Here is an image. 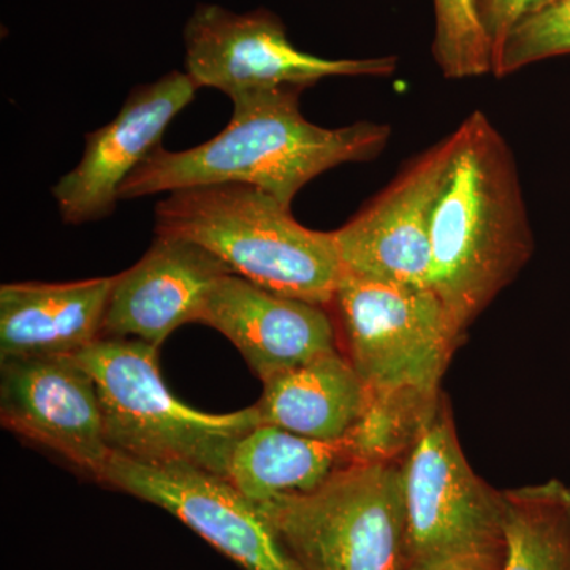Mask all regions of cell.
<instances>
[{
	"mask_svg": "<svg viewBox=\"0 0 570 570\" xmlns=\"http://www.w3.org/2000/svg\"><path fill=\"white\" fill-rule=\"evenodd\" d=\"M302 88L253 89L230 96V122L186 151L159 146L122 184L119 200L175 193L200 184L243 183L291 206L318 175L343 164L371 163L387 148V124L326 129L299 108Z\"/></svg>",
	"mask_w": 570,
	"mask_h": 570,
	"instance_id": "obj_1",
	"label": "cell"
},
{
	"mask_svg": "<svg viewBox=\"0 0 570 570\" xmlns=\"http://www.w3.org/2000/svg\"><path fill=\"white\" fill-rule=\"evenodd\" d=\"M431 227L430 287L461 336L534 253L515 156L482 111L456 127Z\"/></svg>",
	"mask_w": 570,
	"mask_h": 570,
	"instance_id": "obj_2",
	"label": "cell"
},
{
	"mask_svg": "<svg viewBox=\"0 0 570 570\" xmlns=\"http://www.w3.org/2000/svg\"><path fill=\"white\" fill-rule=\"evenodd\" d=\"M156 234L204 247L273 294L332 306L343 277L333 232L311 230L291 206L250 184H200L156 205Z\"/></svg>",
	"mask_w": 570,
	"mask_h": 570,
	"instance_id": "obj_3",
	"label": "cell"
},
{
	"mask_svg": "<svg viewBox=\"0 0 570 570\" xmlns=\"http://www.w3.org/2000/svg\"><path fill=\"white\" fill-rule=\"evenodd\" d=\"M157 354L159 347L142 341L100 337L75 355L99 390L108 448L140 463L227 478L236 444L261 425L257 409L208 414L186 406L165 385Z\"/></svg>",
	"mask_w": 570,
	"mask_h": 570,
	"instance_id": "obj_4",
	"label": "cell"
},
{
	"mask_svg": "<svg viewBox=\"0 0 570 570\" xmlns=\"http://www.w3.org/2000/svg\"><path fill=\"white\" fill-rule=\"evenodd\" d=\"M299 570H406L403 463H352L258 502Z\"/></svg>",
	"mask_w": 570,
	"mask_h": 570,
	"instance_id": "obj_5",
	"label": "cell"
},
{
	"mask_svg": "<svg viewBox=\"0 0 570 570\" xmlns=\"http://www.w3.org/2000/svg\"><path fill=\"white\" fill-rule=\"evenodd\" d=\"M406 570H502V491L464 455L448 397L403 461Z\"/></svg>",
	"mask_w": 570,
	"mask_h": 570,
	"instance_id": "obj_6",
	"label": "cell"
},
{
	"mask_svg": "<svg viewBox=\"0 0 570 570\" xmlns=\"http://www.w3.org/2000/svg\"><path fill=\"white\" fill-rule=\"evenodd\" d=\"M347 358L371 392L441 389L463 343L431 288L373 283L343 273L332 306Z\"/></svg>",
	"mask_w": 570,
	"mask_h": 570,
	"instance_id": "obj_7",
	"label": "cell"
},
{
	"mask_svg": "<svg viewBox=\"0 0 570 570\" xmlns=\"http://www.w3.org/2000/svg\"><path fill=\"white\" fill-rule=\"evenodd\" d=\"M186 73L198 88L227 94L253 89H306L326 78L390 77L393 56L326 59L296 48L284 22L265 9L235 13L204 3L184 26Z\"/></svg>",
	"mask_w": 570,
	"mask_h": 570,
	"instance_id": "obj_8",
	"label": "cell"
},
{
	"mask_svg": "<svg viewBox=\"0 0 570 570\" xmlns=\"http://www.w3.org/2000/svg\"><path fill=\"white\" fill-rule=\"evenodd\" d=\"M455 148L452 132L415 157L362 212L333 232L346 275L431 288V227Z\"/></svg>",
	"mask_w": 570,
	"mask_h": 570,
	"instance_id": "obj_9",
	"label": "cell"
},
{
	"mask_svg": "<svg viewBox=\"0 0 570 570\" xmlns=\"http://www.w3.org/2000/svg\"><path fill=\"white\" fill-rule=\"evenodd\" d=\"M99 482L167 510L243 570H299L261 508L224 475L112 453Z\"/></svg>",
	"mask_w": 570,
	"mask_h": 570,
	"instance_id": "obj_10",
	"label": "cell"
},
{
	"mask_svg": "<svg viewBox=\"0 0 570 570\" xmlns=\"http://www.w3.org/2000/svg\"><path fill=\"white\" fill-rule=\"evenodd\" d=\"M0 422L97 482L112 455L96 381L75 355L3 362Z\"/></svg>",
	"mask_w": 570,
	"mask_h": 570,
	"instance_id": "obj_11",
	"label": "cell"
},
{
	"mask_svg": "<svg viewBox=\"0 0 570 570\" xmlns=\"http://www.w3.org/2000/svg\"><path fill=\"white\" fill-rule=\"evenodd\" d=\"M198 89L186 71H170L132 89L111 122L86 135L80 163L52 187L63 223L80 225L110 216L121 202L122 184L159 148L165 129Z\"/></svg>",
	"mask_w": 570,
	"mask_h": 570,
	"instance_id": "obj_12",
	"label": "cell"
},
{
	"mask_svg": "<svg viewBox=\"0 0 570 570\" xmlns=\"http://www.w3.org/2000/svg\"><path fill=\"white\" fill-rule=\"evenodd\" d=\"M228 273L204 247L157 235L137 264L115 276L100 337L163 346L179 326L202 321L214 285Z\"/></svg>",
	"mask_w": 570,
	"mask_h": 570,
	"instance_id": "obj_13",
	"label": "cell"
},
{
	"mask_svg": "<svg viewBox=\"0 0 570 570\" xmlns=\"http://www.w3.org/2000/svg\"><path fill=\"white\" fill-rule=\"evenodd\" d=\"M200 322L230 340L262 384L337 351L325 306L273 294L234 273L214 285Z\"/></svg>",
	"mask_w": 570,
	"mask_h": 570,
	"instance_id": "obj_14",
	"label": "cell"
},
{
	"mask_svg": "<svg viewBox=\"0 0 570 570\" xmlns=\"http://www.w3.org/2000/svg\"><path fill=\"white\" fill-rule=\"evenodd\" d=\"M115 276L0 287V362L77 355L102 336Z\"/></svg>",
	"mask_w": 570,
	"mask_h": 570,
	"instance_id": "obj_15",
	"label": "cell"
},
{
	"mask_svg": "<svg viewBox=\"0 0 570 570\" xmlns=\"http://www.w3.org/2000/svg\"><path fill=\"white\" fill-rule=\"evenodd\" d=\"M370 395L347 356L336 351L264 382V393L254 406L261 425L340 441L362 419Z\"/></svg>",
	"mask_w": 570,
	"mask_h": 570,
	"instance_id": "obj_16",
	"label": "cell"
},
{
	"mask_svg": "<svg viewBox=\"0 0 570 570\" xmlns=\"http://www.w3.org/2000/svg\"><path fill=\"white\" fill-rule=\"evenodd\" d=\"M352 463L348 436L321 441L283 428L257 425L236 444L227 479L258 504L283 494L316 490Z\"/></svg>",
	"mask_w": 570,
	"mask_h": 570,
	"instance_id": "obj_17",
	"label": "cell"
},
{
	"mask_svg": "<svg viewBox=\"0 0 570 570\" xmlns=\"http://www.w3.org/2000/svg\"><path fill=\"white\" fill-rule=\"evenodd\" d=\"M502 570H570V487L558 479L502 491Z\"/></svg>",
	"mask_w": 570,
	"mask_h": 570,
	"instance_id": "obj_18",
	"label": "cell"
},
{
	"mask_svg": "<svg viewBox=\"0 0 570 570\" xmlns=\"http://www.w3.org/2000/svg\"><path fill=\"white\" fill-rule=\"evenodd\" d=\"M442 400L441 389L371 392L362 419L348 433L355 463H403L436 417Z\"/></svg>",
	"mask_w": 570,
	"mask_h": 570,
	"instance_id": "obj_19",
	"label": "cell"
},
{
	"mask_svg": "<svg viewBox=\"0 0 570 570\" xmlns=\"http://www.w3.org/2000/svg\"><path fill=\"white\" fill-rule=\"evenodd\" d=\"M434 62L449 80L493 73V50L475 0H433Z\"/></svg>",
	"mask_w": 570,
	"mask_h": 570,
	"instance_id": "obj_20",
	"label": "cell"
},
{
	"mask_svg": "<svg viewBox=\"0 0 570 570\" xmlns=\"http://www.w3.org/2000/svg\"><path fill=\"white\" fill-rule=\"evenodd\" d=\"M564 55H570V0H554L509 32L491 75L509 77L531 63Z\"/></svg>",
	"mask_w": 570,
	"mask_h": 570,
	"instance_id": "obj_21",
	"label": "cell"
},
{
	"mask_svg": "<svg viewBox=\"0 0 570 570\" xmlns=\"http://www.w3.org/2000/svg\"><path fill=\"white\" fill-rule=\"evenodd\" d=\"M551 2L554 0H475L480 22L493 50V61L509 32L524 18Z\"/></svg>",
	"mask_w": 570,
	"mask_h": 570,
	"instance_id": "obj_22",
	"label": "cell"
},
{
	"mask_svg": "<svg viewBox=\"0 0 570 570\" xmlns=\"http://www.w3.org/2000/svg\"><path fill=\"white\" fill-rule=\"evenodd\" d=\"M459 570H479V569H459Z\"/></svg>",
	"mask_w": 570,
	"mask_h": 570,
	"instance_id": "obj_23",
	"label": "cell"
}]
</instances>
